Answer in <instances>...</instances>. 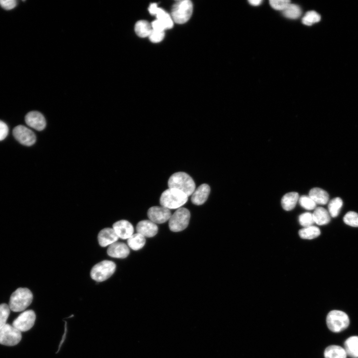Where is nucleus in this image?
<instances>
[{"label": "nucleus", "mask_w": 358, "mask_h": 358, "mask_svg": "<svg viewBox=\"0 0 358 358\" xmlns=\"http://www.w3.org/2000/svg\"><path fill=\"white\" fill-rule=\"evenodd\" d=\"M25 122L28 126L37 131H43L47 126L45 117L37 111H30L27 114Z\"/></svg>", "instance_id": "obj_12"}, {"label": "nucleus", "mask_w": 358, "mask_h": 358, "mask_svg": "<svg viewBox=\"0 0 358 358\" xmlns=\"http://www.w3.org/2000/svg\"><path fill=\"white\" fill-rule=\"evenodd\" d=\"M129 247L123 243L116 242L110 245L107 250V253L111 257L115 258H126L130 254Z\"/></svg>", "instance_id": "obj_16"}, {"label": "nucleus", "mask_w": 358, "mask_h": 358, "mask_svg": "<svg viewBox=\"0 0 358 358\" xmlns=\"http://www.w3.org/2000/svg\"><path fill=\"white\" fill-rule=\"evenodd\" d=\"M35 319V313L33 310H26L16 318L12 326L21 332H26L33 327Z\"/></svg>", "instance_id": "obj_9"}, {"label": "nucleus", "mask_w": 358, "mask_h": 358, "mask_svg": "<svg viewBox=\"0 0 358 358\" xmlns=\"http://www.w3.org/2000/svg\"><path fill=\"white\" fill-rule=\"evenodd\" d=\"M119 237L113 228H106L99 232L98 236V242L102 247H107L117 242Z\"/></svg>", "instance_id": "obj_15"}, {"label": "nucleus", "mask_w": 358, "mask_h": 358, "mask_svg": "<svg viewBox=\"0 0 358 358\" xmlns=\"http://www.w3.org/2000/svg\"><path fill=\"white\" fill-rule=\"evenodd\" d=\"M299 200V194L297 192H290L286 193L282 197L281 204L283 208L286 211L293 210Z\"/></svg>", "instance_id": "obj_20"}, {"label": "nucleus", "mask_w": 358, "mask_h": 358, "mask_svg": "<svg viewBox=\"0 0 358 358\" xmlns=\"http://www.w3.org/2000/svg\"><path fill=\"white\" fill-rule=\"evenodd\" d=\"M252 5L257 6L259 5L261 3V0H249L248 1Z\"/></svg>", "instance_id": "obj_40"}, {"label": "nucleus", "mask_w": 358, "mask_h": 358, "mask_svg": "<svg viewBox=\"0 0 358 358\" xmlns=\"http://www.w3.org/2000/svg\"><path fill=\"white\" fill-rule=\"evenodd\" d=\"M155 15L157 20L162 22L165 29H170L173 27V20L171 16L162 8H158Z\"/></svg>", "instance_id": "obj_25"}, {"label": "nucleus", "mask_w": 358, "mask_h": 358, "mask_svg": "<svg viewBox=\"0 0 358 358\" xmlns=\"http://www.w3.org/2000/svg\"><path fill=\"white\" fill-rule=\"evenodd\" d=\"M150 220L155 223L162 224L169 220L171 217L170 210L163 207H152L147 212Z\"/></svg>", "instance_id": "obj_11"}, {"label": "nucleus", "mask_w": 358, "mask_h": 358, "mask_svg": "<svg viewBox=\"0 0 358 358\" xmlns=\"http://www.w3.org/2000/svg\"><path fill=\"white\" fill-rule=\"evenodd\" d=\"M283 15L290 19H297L302 15V10L300 7L293 4H290L284 11Z\"/></svg>", "instance_id": "obj_28"}, {"label": "nucleus", "mask_w": 358, "mask_h": 358, "mask_svg": "<svg viewBox=\"0 0 358 358\" xmlns=\"http://www.w3.org/2000/svg\"><path fill=\"white\" fill-rule=\"evenodd\" d=\"M135 31L137 34L141 37L149 36L152 31V28L148 22L141 20L138 22L135 25Z\"/></svg>", "instance_id": "obj_26"}, {"label": "nucleus", "mask_w": 358, "mask_h": 358, "mask_svg": "<svg viewBox=\"0 0 358 358\" xmlns=\"http://www.w3.org/2000/svg\"><path fill=\"white\" fill-rule=\"evenodd\" d=\"M168 185L169 188L181 191L188 196L191 195L195 190V184L193 179L188 174L182 172L171 175Z\"/></svg>", "instance_id": "obj_2"}, {"label": "nucleus", "mask_w": 358, "mask_h": 358, "mask_svg": "<svg viewBox=\"0 0 358 358\" xmlns=\"http://www.w3.org/2000/svg\"><path fill=\"white\" fill-rule=\"evenodd\" d=\"M151 26L152 29L156 31H165L166 29L163 24L157 20L152 22Z\"/></svg>", "instance_id": "obj_38"}, {"label": "nucleus", "mask_w": 358, "mask_h": 358, "mask_svg": "<svg viewBox=\"0 0 358 358\" xmlns=\"http://www.w3.org/2000/svg\"><path fill=\"white\" fill-rule=\"evenodd\" d=\"M314 222L318 225H325L331 220V217L326 209L323 207L316 208L312 214Z\"/></svg>", "instance_id": "obj_19"}, {"label": "nucleus", "mask_w": 358, "mask_h": 358, "mask_svg": "<svg viewBox=\"0 0 358 358\" xmlns=\"http://www.w3.org/2000/svg\"><path fill=\"white\" fill-rule=\"evenodd\" d=\"M33 295L27 288H19L11 296L9 307L14 312L25 310L32 302Z\"/></svg>", "instance_id": "obj_3"}, {"label": "nucleus", "mask_w": 358, "mask_h": 358, "mask_svg": "<svg viewBox=\"0 0 358 358\" xmlns=\"http://www.w3.org/2000/svg\"><path fill=\"white\" fill-rule=\"evenodd\" d=\"M22 333L13 326L6 324L0 328V344L13 346L17 345L22 339Z\"/></svg>", "instance_id": "obj_8"}, {"label": "nucleus", "mask_w": 358, "mask_h": 358, "mask_svg": "<svg viewBox=\"0 0 358 358\" xmlns=\"http://www.w3.org/2000/svg\"><path fill=\"white\" fill-rule=\"evenodd\" d=\"M308 196L316 205H325L329 202L330 199L328 192L319 188L312 189L309 193Z\"/></svg>", "instance_id": "obj_18"}, {"label": "nucleus", "mask_w": 358, "mask_h": 358, "mask_svg": "<svg viewBox=\"0 0 358 358\" xmlns=\"http://www.w3.org/2000/svg\"><path fill=\"white\" fill-rule=\"evenodd\" d=\"M347 355L352 358H358V336H352L344 343Z\"/></svg>", "instance_id": "obj_21"}, {"label": "nucleus", "mask_w": 358, "mask_h": 358, "mask_svg": "<svg viewBox=\"0 0 358 358\" xmlns=\"http://www.w3.org/2000/svg\"><path fill=\"white\" fill-rule=\"evenodd\" d=\"M343 201L340 197H335L329 204V212L332 218H336L340 214L343 206Z\"/></svg>", "instance_id": "obj_27"}, {"label": "nucleus", "mask_w": 358, "mask_h": 358, "mask_svg": "<svg viewBox=\"0 0 358 358\" xmlns=\"http://www.w3.org/2000/svg\"><path fill=\"white\" fill-rule=\"evenodd\" d=\"M299 202L301 207L306 210L311 211L316 208L317 205L309 196H302L299 198Z\"/></svg>", "instance_id": "obj_31"}, {"label": "nucleus", "mask_w": 358, "mask_h": 358, "mask_svg": "<svg viewBox=\"0 0 358 358\" xmlns=\"http://www.w3.org/2000/svg\"><path fill=\"white\" fill-rule=\"evenodd\" d=\"M13 135L18 142L27 146H32L36 142V138L35 134L23 126H18L15 128L13 130Z\"/></svg>", "instance_id": "obj_10"}, {"label": "nucleus", "mask_w": 358, "mask_h": 358, "mask_svg": "<svg viewBox=\"0 0 358 358\" xmlns=\"http://www.w3.org/2000/svg\"><path fill=\"white\" fill-rule=\"evenodd\" d=\"M325 358H346L347 354L344 348L339 346H329L325 351Z\"/></svg>", "instance_id": "obj_23"}, {"label": "nucleus", "mask_w": 358, "mask_h": 358, "mask_svg": "<svg viewBox=\"0 0 358 358\" xmlns=\"http://www.w3.org/2000/svg\"><path fill=\"white\" fill-rule=\"evenodd\" d=\"M9 306L6 303L0 304V328L6 325L10 314Z\"/></svg>", "instance_id": "obj_30"}, {"label": "nucleus", "mask_w": 358, "mask_h": 358, "mask_svg": "<svg viewBox=\"0 0 358 358\" xmlns=\"http://www.w3.org/2000/svg\"><path fill=\"white\" fill-rule=\"evenodd\" d=\"M0 5L7 10L14 9L17 6V1L15 0H0Z\"/></svg>", "instance_id": "obj_36"}, {"label": "nucleus", "mask_w": 358, "mask_h": 358, "mask_svg": "<svg viewBox=\"0 0 358 358\" xmlns=\"http://www.w3.org/2000/svg\"><path fill=\"white\" fill-rule=\"evenodd\" d=\"M190 218V212L188 209L184 208L178 209L169 220L170 229L173 232H179L185 229L189 225Z\"/></svg>", "instance_id": "obj_7"}, {"label": "nucleus", "mask_w": 358, "mask_h": 358, "mask_svg": "<svg viewBox=\"0 0 358 358\" xmlns=\"http://www.w3.org/2000/svg\"><path fill=\"white\" fill-rule=\"evenodd\" d=\"M9 134V128L4 122L0 121V141L5 139Z\"/></svg>", "instance_id": "obj_37"}, {"label": "nucleus", "mask_w": 358, "mask_h": 358, "mask_svg": "<svg viewBox=\"0 0 358 358\" xmlns=\"http://www.w3.org/2000/svg\"><path fill=\"white\" fill-rule=\"evenodd\" d=\"M136 229L137 233L141 234L145 237H154L158 231L157 225L150 220L140 221L138 224Z\"/></svg>", "instance_id": "obj_17"}, {"label": "nucleus", "mask_w": 358, "mask_h": 358, "mask_svg": "<svg viewBox=\"0 0 358 358\" xmlns=\"http://www.w3.org/2000/svg\"><path fill=\"white\" fill-rule=\"evenodd\" d=\"M165 36V31H159L152 29V31L149 37L151 42L153 43H158L163 41Z\"/></svg>", "instance_id": "obj_35"}, {"label": "nucleus", "mask_w": 358, "mask_h": 358, "mask_svg": "<svg viewBox=\"0 0 358 358\" xmlns=\"http://www.w3.org/2000/svg\"><path fill=\"white\" fill-rule=\"evenodd\" d=\"M327 323L330 330L335 333L342 332L349 326L350 320L348 315L340 310H334L329 312L327 318Z\"/></svg>", "instance_id": "obj_4"}, {"label": "nucleus", "mask_w": 358, "mask_h": 358, "mask_svg": "<svg viewBox=\"0 0 358 358\" xmlns=\"http://www.w3.org/2000/svg\"><path fill=\"white\" fill-rule=\"evenodd\" d=\"M211 192V188L209 185L203 184L195 190L192 194L191 201L196 206L204 204L208 200Z\"/></svg>", "instance_id": "obj_14"}, {"label": "nucleus", "mask_w": 358, "mask_h": 358, "mask_svg": "<svg viewBox=\"0 0 358 358\" xmlns=\"http://www.w3.org/2000/svg\"><path fill=\"white\" fill-rule=\"evenodd\" d=\"M343 221L345 224L352 227H358V214L349 212L344 216Z\"/></svg>", "instance_id": "obj_32"}, {"label": "nucleus", "mask_w": 358, "mask_h": 358, "mask_svg": "<svg viewBox=\"0 0 358 358\" xmlns=\"http://www.w3.org/2000/svg\"><path fill=\"white\" fill-rule=\"evenodd\" d=\"M321 16L315 11H309L303 18V23L306 26H311L321 21Z\"/></svg>", "instance_id": "obj_29"}, {"label": "nucleus", "mask_w": 358, "mask_h": 358, "mask_svg": "<svg viewBox=\"0 0 358 358\" xmlns=\"http://www.w3.org/2000/svg\"><path fill=\"white\" fill-rule=\"evenodd\" d=\"M193 11V5L189 0H183L176 2L172 9L171 17L176 23L183 24L191 18Z\"/></svg>", "instance_id": "obj_5"}, {"label": "nucleus", "mask_w": 358, "mask_h": 358, "mask_svg": "<svg viewBox=\"0 0 358 358\" xmlns=\"http://www.w3.org/2000/svg\"><path fill=\"white\" fill-rule=\"evenodd\" d=\"M115 264L111 261L104 260L95 265L91 271L93 280L102 282L108 279L115 272Z\"/></svg>", "instance_id": "obj_6"}, {"label": "nucleus", "mask_w": 358, "mask_h": 358, "mask_svg": "<svg viewBox=\"0 0 358 358\" xmlns=\"http://www.w3.org/2000/svg\"><path fill=\"white\" fill-rule=\"evenodd\" d=\"M299 233L303 240H311L319 236L321 232L319 228L313 225L301 229Z\"/></svg>", "instance_id": "obj_24"}, {"label": "nucleus", "mask_w": 358, "mask_h": 358, "mask_svg": "<svg viewBox=\"0 0 358 358\" xmlns=\"http://www.w3.org/2000/svg\"><path fill=\"white\" fill-rule=\"evenodd\" d=\"M158 7L157 4L156 3L151 4L148 9L149 13L152 15H155V12Z\"/></svg>", "instance_id": "obj_39"}, {"label": "nucleus", "mask_w": 358, "mask_h": 358, "mask_svg": "<svg viewBox=\"0 0 358 358\" xmlns=\"http://www.w3.org/2000/svg\"><path fill=\"white\" fill-rule=\"evenodd\" d=\"M145 243V237L138 233L134 234L128 240L129 247L135 251L142 248Z\"/></svg>", "instance_id": "obj_22"}, {"label": "nucleus", "mask_w": 358, "mask_h": 358, "mask_svg": "<svg viewBox=\"0 0 358 358\" xmlns=\"http://www.w3.org/2000/svg\"><path fill=\"white\" fill-rule=\"evenodd\" d=\"M291 4L289 0H270V4L274 9L284 11Z\"/></svg>", "instance_id": "obj_34"}, {"label": "nucleus", "mask_w": 358, "mask_h": 358, "mask_svg": "<svg viewBox=\"0 0 358 358\" xmlns=\"http://www.w3.org/2000/svg\"><path fill=\"white\" fill-rule=\"evenodd\" d=\"M112 228L118 237L123 240H128L134 234L133 225L126 220H121L115 222L113 224Z\"/></svg>", "instance_id": "obj_13"}, {"label": "nucleus", "mask_w": 358, "mask_h": 358, "mask_svg": "<svg viewBox=\"0 0 358 358\" xmlns=\"http://www.w3.org/2000/svg\"><path fill=\"white\" fill-rule=\"evenodd\" d=\"M188 201V196L176 189L169 188L162 193L160 203L162 207L171 209H178Z\"/></svg>", "instance_id": "obj_1"}, {"label": "nucleus", "mask_w": 358, "mask_h": 358, "mask_svg": "<svg viewBox=\"0 0 358 358\" xmlns=\"http://www.w3.org/2000/svg\"><path fill=\"white\" fill-rule=\"evenodd\" d=\"M299 220L300 224L304 228L313 226L315 223L313 215L310 213H305L301 215Z\"/></svg>", "instance_id": "obj_33"}]
</instances>
